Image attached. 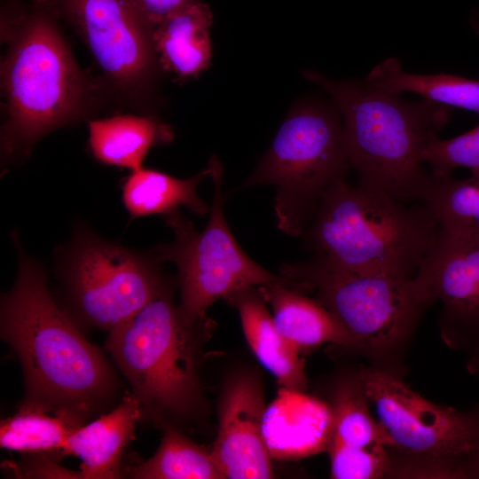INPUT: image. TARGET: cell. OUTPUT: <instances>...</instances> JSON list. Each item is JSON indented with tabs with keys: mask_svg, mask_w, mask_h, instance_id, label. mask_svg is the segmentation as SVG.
<instances>
[{
	"mask_svg": "<svg viewBox=\"0 0 479 479\" xmlns=\"http://www.w3.org/2000/svg\"><path fill=\"white\" fill-rule=\"evenodd\" d=\"M12 237L18 273L1 297L0 334L23 369L25 397L20 408L68 413L86 421L114 397L115 374L52 297L42 263L23 250L16 231Z\"/></svg>",
	"mask_w": 479,
	"mask_h": 479,
	"instance_id": "6da1fadb",
	"label": "cell"
},
{
	"mask_svg": "<svg viewBox=\"0 0 479 479\" xmlns=\"http://www.w3.org/2000/svg\"><path fill=\"white\" fill-rule=\"evenodd\" d=\"M302 75L324 89L340 111L357 185L405 204L421 203L431 178L422 167L424 151L451 120V106L405 100L366 80L334 81L313 70Z\"/></svg>",
	"mask_w": 479,
	"mask_h": 479,
	"instance_id": "7a4b0ae2",
	"label": "cell"
},
{
	"mask_svg": "<svg viewBox=\"0 0 479 479\" xmlns=\"http://www.w3.org/2000/svg\"><path fill=\"white\" fill-rule=\"evenodd\" d=\"M46 10L35 9L9 31L1 64L5 113L1 155L5 163L24 160L40 138L84 118L92 106V84Z\"/></svg>",
	"mask_w": 479,
	"mask_h": 479,
	"instance_id": "3957f363",
	"label": "cell"
},
{
	"mask_svg": "<svg viewBox=\"0 0 479 479\" xmlns=\"http://www.w3.org/2000/svg\"><path fill=\"white\" fill-rule=\"evenodd\" d=\"M437 231L423 204H405L343 177L323 194L304 232L315 255L335 267L413 278Z\"/></svg>",
	"mask_w": 479,
	"mask_h": 479,
	"instance_id": "277c9868",
	"label": "cell"
},
{
	"mask_svg": "<svg viewBox=\"0 0 479 479\" xmlns=\"http://www.w3.org/2000/svg\"><path fill=\"white\" fill-rule=\"evenodd\" d=\"M196 334L184 325L169 285L109 331L106 349L131 386L141 420L177 428L203 413Z\"/></svg>",
	"mask_w": 479,
	"mask_h": 479,
	"instance_id": "5b68a950",
	"label": "cell"
},
{
	"mask_svg": "<svg viewBox=\"0 0 479 479\" xmlns=\"http://www.w3.org/2000/svg\"><path fill=\"white\" fill-rule=\"evenodd\" d=\"M341 117L335 105L297 104L239 187L275 186L278 227L288 235L304 232L323 194L350 169Z\"/></svg>",
	"mask_w": 479,
	"mask_h": 479,
	"instance_id": "8992f818",
	"label": "cell"
},
{
	"mask_svg": "<svg viewBox=\"0 0 479 479\" xmlns=\"http://www.w3.org/2000/svg\"><path fill=\"white\" fill-rule=\"evenodd\" d=\"M210 163L214 198L205 229L198 231L178 211L164 216L174 239L153 251L161 262L177 267L181 289L178 312L184 325L195 331L216 301L246 288L279 283L306 291L302 283L270 272L242 251L224 214L222 165L216 157Z\"/></svg>",
	"mask_w": 479,
	"mask_h": 479,
	"instance_id": "52a82bcc",
	"label": "cell"
},
{
	"mask_svg": "<svg viewBox=\"0 0 479 479\" xmlns=\"http://www.w3.org/2000/svg\"><path fill=\"white\" fill-rule=\"evenodd\" d=\"M161 261L107 240L79 224L62 262L69 314L108 332L124 323L168 285Z\"/></svg>",
	"mask_w": 479,
	"mask_h": 479,
	"instance_id": "ba28073f",
	"label": "cell"
},
{
	"mask_svg": "<svg viewBox=\"0 0 479 479\" xmlns=\"http://www.w3.org/2000/svg\"><path fill=\"white\" fill-rule=\"evenodd\" d=\"M279 271L316 292L317 301L345 329L354 348L372 352L393 347L427 305L412 278L354 273L317 255L305 263L284 264Z\"/></svg>",
	"mask_w": 479,
	"mask_h": 479,
	"instance_id": "9c48e42d",
	"label": "cell"
},
{
	"mask_svg": "<svg viewBox=\"0 0 479 479\" xmlns=\"http://www.w3.org/2000/svg\"><path fill=\"white\" fill-rule=\"evenodd\" d=\"M110 89L145 104L161 69L152 32L124 0H60Z\"/></svg>",
	"mask_w": 479,
	"mask_h": 479,
	"instance_id": "30bf717a",
	"label": "cell"
},
{
	"mask_svg": "<svg viewBox=\"0 0 479 479\" xmlns=\"http://www.w3.org/2000/svg\"><path fill=\"white\" fill-rule=\"evenodd\" d=\"M391 447L432 458H452L475 450L474 421L453 408L431 403L386 372L365 369L357 379Z\"/></svg>",
	"mask_w": 479,
	"mask_h": 479,
	"instance_id": "8fae6325",
	"label": "cell"
},
{
	"mask_svg": "<svg viewBox=\"0 0 479 479\" xmlns=\"http://www.w3.org/2000/svg\"><path fill=\"white\" fill-rule=\"evenodd\" d=\"M266 406L256 373L242 370L227 379L219 401L217 436L210 451L224 478L274 477L263 432Z\"/></svg>",
	"mask_w": 479,
	"mask_h": 479,
	"instance_id": "7c38bea8",
	"label": "cell"
},
{
	"mask_svg": "<svg viewBox=\"0 0 479 479\" xmlns=\"http://www.w3.org/2000/svg\"><path fill=\"white\" fill-rule=\"evenodd\" d=\"M412 280L425 303L439 300L450 315L479 322V236L438 227Z\"/></svg>",
	"mask_w": 479,
	"mask_h": 479,
	"instance_id": "4fadbf2b",
	"label": "cell"
},
{
	"mask_svg": "<svg viewBox=\"0 0 479 479\" xmlns=\"http://www.w3.org/2000/svg\"><path fill=\"white\" fill-rule=\"evenodd\" d=\"M333 430L327 446L331 477L374 479L388 469L386 447L390 441L371 415L358 383L342 385L336 395Z\"/></svg>",
	"mask_w": 479,
	"mask_h": 479,
	"instance_id": "5bb4252c",
	"label": "cell"
},
{
	"mask_svg": "<svg viewBox=\"0 0 479 479\" xmlns=\"http://www.w3.org/2000/svg\"><path fill=\"white\" fill-rule=\"evenodd\" d=\"M266 406L263 432L271 459L292 460L327 448L333 412L302 391L280 389Z\"/></svg>",
	"mask_w": 479,
	"mask_h": 479,
	"instance_id": "9a60e30c",
	"label": "cell"
},
{
	"mask_svg": "<svg viewBox=\"0 0 479 479\" xmlns=\"http://www.w3.org/2000/svg\"><path fill=\"white\" fill-rule=\"evenodd\" d=\"M140 420V404L130 393L110 412L72 433L62 455L82 459V479L120 478L122 452L134 438L136 425Z\"/></svg>",
	"mask_w": 479,
	"mask_h": 479,
	"instance_id": "2e32d148",
	"label": "cell"
},
{
	"mask_svg": "<svg viewBox=\"0 0 479 479\" xmlns=\"http://www.w3.org/2000/svg\"><path fill=\"white\" fill-rule=\"evenodd\" d=\"M226 299L238 310L245 337L257 359L283 388L302 392L307 381L300 351L278 331L259 291L249 287Z\"/></svg>",
	"mask_w": 479,
	"mask_h": 479,
	"instance_id": "e0dca14e",
	"label": "cell"
},
{
	"mask_svg": "<svg viewBox=\"0 0 479 479\" xmlns=\"http://www.w3.org/2000/svg\"><path fill=\"white\" fill-rule=\"evenodd\" d=\"M212 12L197 0L168 17L153 32V41L161 69L180 79L196 77L208 68L212 51Z\"/></svg>",
	"mask_w": 479,
	"mask_h": 479,
	"instance_id": "ac0fdd59",
	"label": "cell"
},
{
	"mask_svg": "<svg viewBox=\"0 0 479 479\" xmlns=\"http://www.w3.org/2000/svg\"><path fill=\"white\" fill-rule=\"evenodd\" d=\"M258 291L271 306L278 331L299 351L326 342L354 348L345 329L318 301L279 283L259 286Z\"/></svg>",
	"mask_w": 479,
	"mask_h": 479,
	"instance_id": "d6986e66",
	"label": "cell"
},
{
	"mask_svg": "<svg viewBox=\"0 0 479 479\" xmlns=\"http://www.w3.org/2000/svg\"><path fill=\"white\" fill-rule=\"evenodd\" d=\"M88 125L89 145L95 159L131 171L142 168L151 148L174 138L171 128L153 115L121 114L90 120Z\"/></svg>",
	"mask_w": 479,
	"mask_h": 479,
	"instance_id": "ffe728a7",
	"label": "cell"
},
{
	"mask_svg": "<svg viewBox=\"0 0 479 479\" xmlns=\"http://www.w3.org/2000/svg\"><path fill=\"white\" fill-rule=\"evenodd\" d=\"M212 165L186 179L141 168L132 171L122 185V202L130 220L145 216H167L185 206L197 215H205L208 206L197 194L203 178L210 177Z\"/></svg>",
	"mask_w": 479,
	"mask_h": 479,
	"instance_id": "44dd1931",
	"label": "cell"
},
{
	"mask_svg": "<svg viewBox=\"0 0 479 479\" xmlns=\"http://www.w3.org/2000/svg\"><path fill=\"white\" fill-rule=\"evenodd\" d=\"M386 91L412 92L430 101L461 107L479 114V81L449 74H413L402 68L397 58L375 66L365 79Z\"/></svg>",
	"mask_w": 479,
	"mask_h": 479,
	"instance_id": "7402d4cb",
	"label": "cell"
},
{
	"mask_svg": "<svg viewBox=\"0 0 479 479\" xmlns=\"http://www.w3.org/2000/svg\"><path fill=\"white\" fill-rule=\"evenodd\" d=\"M84 423L82 419L68 413L49 414L19 408L13 416L1 420L0 446L59 460L67 439Z\"/></svg>",
	"mask_w": 479,
	"mask_h": 479,
	"instance_id": "603a6c76",
	"label": "cell"
},
{
	"mask_svg": "<svg viewBox=\"0 0 479 479\" xmlns=\"http://www.w3.org/2000/svg\"><path fill=\"white\" fill-rule=\"evenodd\" d=\"M137 479H224L211 452L174 426L164 428L161 444L147 461L128 470Z\"/></svg>",
	"mask_w": 479,
	"mask_h": 479,
	"instance_id": "cb8c5ba5",
	"label": "cell"
},
{
	"mask_svg": "<svg viewBox=\"0 0 479 479\" xmlns=\"http://www.w3.org/2000/svg\"><path fill=\"white\" fill-rule=\"evenodd\" d=\"M421 204L432 214L439 228L479 236V174L461 180L431 174Z\"/></svg>",
	"mask_w": 479,
	"mask_h": 479,
	"instance_id": "d4e9b609",
	"label": "cell"
},
{
	"mask_svg": "<svg viewBox=\"0 0 479 479\" xmlns=\"http://www.w3.org/2000/svg\"><path fill=\"white\" fill-rule=\"evenodd\" d=\"M423 161L431 167L435 177L452 176L459 167L479 174V125L451 139L432 137L424 151Z\"/></svg>",
	"mask_w": 479,
	"mask_h": 479,
	"instance_id": "484cf974",
	"label": "cell"
},
{
	"mask_svg": "<svg viewBox=\"0 0 479 479\" xmlns=\"http://www.w3.org/2000/svg\"><path fill=\"white\" fill-rule=\"evenodd\" d=\"M136 17L153 32L171 14L197 0H124Z\"/></svg>",
	"mask_w": 479,
	"mask_h": 479,
	"instance_id": "4316f807",
	"label": "cell"
},
{
	"mask_svg": "<svg viewBox=\"0 0 479 479\" xmlns=\"http://www.w3.org/2000/svg\"><path fill=\"white\" fill-rule=\"evenodd\" d=\"M475 450L477 451V470H478V473H479V442H478V445L477 447L475 448Z\"/></svg>",
	"mask_w": 479,
	"mask_h": 479,
	"instance_id": "83f0119b",
	"label": "cell"
}]
</instances>
